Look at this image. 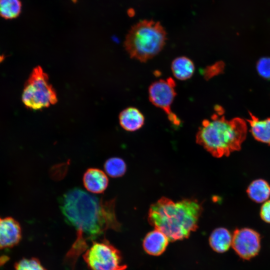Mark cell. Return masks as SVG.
Returning <instances> with one entry per match:
<instances>
[{
    "mask_svg": "<svg viewBox=\"0 0 270 270\" xmlns=\"http://www.w3.org/2000/svg\"><path fill=\"white\" fill-rule=\"evenodd\" d=\"M60 207L66 222L76 230V238L64 258V264L74 270L80 256L108 230H121L117 220L116 198L104 200L80 188L67 191L60 199Z\"/></svg>",
    "mask_w": 270,
    "mask_h": 270,
    "instance_id": "1",
    "label": "cell"
},
{
    "mask_svg": "<svg viewBox=\"0 0 270 270\" xmlns=\"http://www.w3.org/2000/svg\"><path fill=\"white\" fill-rule=\"evenodd\" d=\"M202 210V204L194 198L174 202L162 197L150 206L148 220L174 242L188 238L196 230Z\"/></svg>",
    "mask_w": 270,
    "mask_h": 270,
    "instance_id": "2",
    "label": "cell"
},
{
    "mask_svg": "<svg viewBox=\"0 0 270 270\" xmlns=\"http://www.w3.org/2000/svg\"><path fill=\"white\" fill-rule=\"evenodd\" d=\"M215 110L216 112L210 120L202 122L196 135V142L212 156L220 158L240 150L246 138L248 128L242 118L226 119L221 106L215 107Z\"/></svg>",
    "mask_w": 270,
    "mask_h": 270,
    "instance_id": "3",
    "label": "cell"
},
{
    "mask_svg": "<svg viewBox=\"0 0 270 270\" xmlns=\"http://www.w3.org/2000/svg\"><path fill=\"white\" fill-rule=\"evenodd\" d=\"M166 39V32L159 22L143 20L131 28L124 47L131 58L145 62L162 50Z\"/></svg>",
    "mask_w": 270,
    "mask_h": 270,
    "instance_id": "4",
    "label": "cell"
},
{
    "mask_svg": "<svg viewBox=\"0 0 270 270\" xmlns=\"http://www.w3.org/2000/svg\"><path fill=\"white\" fill-rule=\"evenodd\" d=\"M22 101L28 108L41 110L58 102L56 92L49 82L48 74L40 66L34 68L26 80Z\"/></svg>",
    "mask_w": 270,
    "mask_h": 270,
    "instance_id": "5",
    "label": "cell"
},
{
    "mask_svg": "<svg viewBox=\"0 0 270 270\" xmlns=\"http://www.w3.org/2000/svg\"><path fill=\"white\" fill-rule=\"evenodd\" d=\"M82 257L90 270H125L127 268L120 251L105 238L92 241Z\"/></svg>",
    "mask_w": 270,
    "mask_h": 270,
    "instance_id": "6",
    "label": "cell"
},
{
    "mask_svg": "<svg viewBox=\"0 0 270 270\" xmlns=\"http://www.w3.org/2000/svg\"><path fill=\"white\" fill-rule=\"evenodd\" d=\"M176 82L172 78L160 79L150 84L148 93L150 102L162 109L172 124L179 126L181 121L171 108L176 95Z\"/></svg>",
    "mask_w": 270,
    "mask_h": 270,
    "instance_id": "7",
    "label": "cell"
},
{
    "mask_svg": "<svg viewBox=\"0 0 270 270\" xmlns=\"http://www.w3.org/2000/svg\"><path fill=\"white\" fill-rule=\"evenodd\" d=\"M232 246L240 257L250 260L256 256L260 250V235L250 228L236 229L232 235Z\"/></svg>",
    "mask_w": 270,
    "mask_h": 270,
    "instance_id": "8",
    "label": "cell"
},
{
    "mask_svg": "<svg viewBox=\"0 0 270 270\" xmlns=\"http://www.w3.org/2000/svg\"><path fill=\"white\" fill-rule=\"evenodd\" d=\"M22 239L19 223L12 218H0V250L11 248Z\"/></svg>",
    "mask_w": 270,
    "mask_h": 270,
    "instance_id": "9",
    "label": "cell"
},
{
    "mask_svg": "<svg viewBox=\"0 0 270 270\" xmlns=\"http://www.w3.org/2000/svg\"><path fill=\"white\" fill-rule=\"evenodd\" d=\"M85 188L92 194H102L106 189L108 179L106 173L97 168H89L82 177Z\"/></svg>",
    "mask_w": 270,
    "mask_h": 270,
    "instance_id": "10",
    "label": "cell"
},
{
    "mask_svg": "<svg viewBox=\"0 0 270 270\" xmlns=\"http://www.w3.org/2000/svg\"><path fill=\"white\" fill-rule=\"evenodd\" d=\"M168 241V238L164 233L155 229L146 236L143 240L142 246L147 254L158 256L166 250Z\"/></svg>",
    "mask_w": 270,
    "mask_h": 270,
    "instance_id": "11",
    "label": "cell"
},
{
    "mask_svg": "<svg viewBox=\"0 0 270 270\" xmlns=\"http://www.w3.org/2000/svg\"><path fill=\"white\" fill-rule=\"evenodd\" d=\"M122 128L128 132H134L144 124V117L142 112L134 107H128L123 110L118 116Z\"/></svg>",
    "mask_w": 270,
    "mask_h": 270,
    "instance_id": "12",
    "label": "cell"
},
{
    "mask_svg": "<svg viewBox=\"0 0 270 270\" xmlns=\"http://www.w3.org/2000/svg\"><path fill=\"white\" fill-rule=\"evenodd\" d=\"M249 118L246 119L250 128V132L256 140L270 146V118L260 120L248 112Z\"/></svg>",
    "mask_w": 270,
    "mask_h": 270,
    "instance_id": "13",
    "label": "cell"
},
{
    "mask_svg": "<svg viewBox=\"0 0 270 270\" xmlns=\"http://www.w3.org/2000/svg\"><path fill=\"white\" fill-rule=\"evenodd\" d=\"M171 70L175 78L180 80L190 79L193 76L195 66L188 58L180 56L174 58L171 64Z\"/></svg>",
    "mask_w": 270,
    "mask_h": 270,
    "instance_id": "14",
    "label": "cell"
},
{
    "mask_svg": "<svg viewBox=\"0 0 270 270\" xmlns=\"http://www.w3.org/2000/svg\"><path fill=\"white\" fill-rule=\"evenodd\" d=\"M232 236L224 228H218L212 232L209 242L210 247L215 252L222 253L227 251L232 244Z\"/></svg>",
    "mask_w": 270,
    "mask_h": 270,
    "instance_id": "15",
    "label": "cell"
},
{
    "mask_svg": "<svg viewBox=\"0 0 270 270\" xmlns=\"http://www.w3.org/2000/svg\"><path fill=\"white\" fill-rule=\"evenodd\" d=\"M249 198L254 202L261 203L270 196V185L265 180L257 179L252 182L246 190Z\"/></svg>",
    "mask_w": 270,
    "mask_h": 270,
    "instance_id": "16",
    "label": "cell"
},
{
    "mask_svg": "<svg viewBox=\"0 0 270 270\" xmlns=\"http://www.w3.org/2000/svg\"><path fill=\"white\" fill-rule=\"evenodd\" d=\"M104 166L106 174L113 178L122 176L126 170L125 162L122 158L118 157L108 159L105 162Z\"/></svg>",
    "mask_w": 270,
    "mask_h": 270,
    "instance_id": "17",
    "label": "cell"
},
{
    "mask_svg": "<svg viewBox=\"0 0 270 270\" xmlns=\"http://www.w3.org/2000/svg\"><path fill=\"white\" fill-rule=\"evenodd\" d=\"M20 0H0V16L6 19L17 18L20 14Z\"/></svg>",
    "mask_w": 270,
    "mask_h": 270,
    "instance_id": "18",
    "label": "cell"
},
{
    "mask_svg": "<svg viewBox=\"0 0 270 270\" xmlns=\"http://www.w3.org/2000/svg\"><path fill=\"white\" fill-rule=\"evenodd\" d=\"M15 270H46L36 258H23L14 264Z\"/></svg>",
    "mask_w": 270,
    "mask_h": 270,
    "instance_id": "19",
    "label": "cell"
},
{
    "mask_svg": "<svg viewBox=\"0 0 270 270\" xmlns=\"http://www.w3.org/2000/svg\"><path fill=\"white\" fill-rule=\"evenodd\" d=\"M256 70L258 74L263 78L270 80V57L260 58L256 64Z\"/></svg>",
    "mask_w": 270,
    "mask_h": 270,
    "instance_id": "20",
    "label": "cell"
},
{
    "mask_svg": "<svg viewBox=\"0 0 270 270\" xmlns=\"http://www.w3.org/2000/svg\"><path fill=\"white\" fill-rule=\"evenodd\" d=\"M222 62H218L215 64L206 68L204 70V76L206 78H209L220 73L223 70Z\"/></svg>",
    "mask_w": 270,
    "mask_h": 270,
    "instance_id": "21",
    "label": "cell"
},
{
    "mask_svg": "<svg viewBox=\"0 0 270 270\" xmlns=\"http://www.w3.org/2000/svg\"><path fill=\"white\" fill-rule=\"evenodd\" d=\"M260 216L264 222L270 224V200L263 203L260 210Z\"/></svg>",
    "mask_w": 270,
    "mask_h": 270,
    "instance_id": "22",
    "label": "cell"
},
{
    "mask_svg": "<svg viewBox=\"0 0 270 270\" xmlns=\"http://www.w3.org/2000/svg\"><path fill=\"white\" fill-rule=\"evenodd\" d=\"M7 258H7L6 256H4V258H0V265L2 264L3 263L6 262Z\"/></svg>",
    "mask_w": 270,
    "mask_h": 270,
    "instance_id": "23",
    "label": "cell"
}]
</instances>
